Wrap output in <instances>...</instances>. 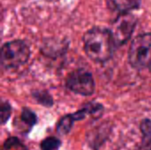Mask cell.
Segmentation results:
<instances>
[{"label": "cell", "instance_id": "cell-1", "mask_svg": "<svg viewBox=\"0 0 151 150\" xmlns=\"http://www.w3.org/2000/svg\"><path fill=\"white\" fill-rule=\"evenodd\" d=\"M115 46L110 29L93 27L83 35L84 51L94 62L105 63L110 60L113 55Z\"/></svg>", "mask_w": 151, "mask_h": 150}, {"label": "cell", "instance_id": "cell-2", "mask_svg": "<svg viewBox=\"0 0 151 150\" xmlns=\"http://www.w3.org/2000/svg\"><path fill=\"white\" fill-rule=\"evenodd\" d=\"M128 61L133 68L142 70L151 65V33L137 35L131 42Z\"/></svg>", "mask_w": 151, "mask_h": 150}, {"label": "cell", "instance_id": "cell-3", "mask_svg": "<svg viewBox=\"0 0 151 150\" xmlns=\"http://www.w3.org/2000/svg\"><path fill=\"white\" fill-rule=\"evenodd\" d=\"M30 57L28 45L21 40L5 42L1 48V65L5 69L17 68L27 62Z\"/></svg>", "mask_w": 151, "mask_h": 150}, {"label": "cell", "instance_id": "cell-4", "mask_svg": "<svg viewBox=\"0 0 151 150\" xmlns=\"http://www.w3.org/2000/svg\"><path fill=\"white\" fill-rule=\"evenodd\" d=\"M65 85L73 93L83 96L92 95L96 88L92 74L84 69H78L71 72L65 80Z\"/></svg>", "mask_w": 151, "mask_h": 150}, {"label": "cell", "instance_id": "cell-5", "mask_svg": "<svg viewBox=\"0 0 151 150\" xmlns=\"http://www.w3.org/2000/svg\"><path fill=\"white\" fill-rule=\"evenodd\" d=\"M135 26L136 18L132 13L119 14L110 28L116 46H121L130 39Z\"/></svg>", "mask_w": 151, "mask_h": 150}, {"label": "cell", "instance_id": "cell-6", "mask_svg": "<svg viewBox=\"0 0 151 150\" xmlns=\"http://www.w3.org/2000/svg\"><path fill=\"white\" fill-rule=\"evenodd\" d=\"M110 133L111 129L107 126H103L96 131H91L87 135L88 144L93 150H98L107 141Z\"/></svg>", "mask_w": 151, "mask_h": 150}, {"label": "cell", "instance_id": "cell-7", "mask_svg": "<svg viewBox=\"0 0 151 150\" xmlns=\"http://www.w3.org/2000/svg\"><path fill=\"white\" fill-rule=\"evenodd\" d=\"M142 0H106L108 8L119 14L127 13L133 10L138 9Z\"/></svg>", "mask_w": 151, "mask_h": 150}, {"label": "cell", "instance_id": "cell-8", "mask_svg": "<svg viewBox=\"0 0 151 150\" xmlns=\"http://www.w3.org/2000/svg\"><path fill=\"white\" fill-rule=\"evenodd\" d=\"M74 122H76V119L73 113L62 117L56 126V131L58 134L61 136L67 135L71 132Z\"/></svg>", "mask_w": 151, "mask_h": 150}, {"label": "cell", "instance_id": "cell-9", "mask_svg": "<svg viewBox=\"0 0 151 150\" xmlns=\"http://www.w3.org/2000/svg\"><path fill=\"white\" fill-rule=\"evenodd\" d=\"M19 118H20V121L26 126H27L29 128V130L32 127H34L37 124V121H38L36 114L28 108H23L22 109Z\"/></svg>", "mask_w": 151, "mask_h": 150}, {"label": "cell", "instance_id": "cell-10", "mask_svg": "<svg viewBox=\"0 0 151 150\" xmlns=\"http://www.w3.org/2000/svg\"><path fill=\"white\" fill-rule=\"evenodd\" d=\"M32 95L39 104L46 108H50L54 104L52 96L47 91H35L32 94Z\"/></svg>", "mask_w": 151, "mask_h": 150}, {"label": "cell", "instance_id": "cell-11", "mask_svg": "<svg viewBox=\"0 0 151 150\" xmlns=\"http://www.w3.org/2000/svg\"><path fill=\"white\" fill-rule=\"evenodd\" d=\"M4 150H28L27 147L18 138V137H9L7 138L3 145Z\"/></svg>", "mask_w": 151, "mask_h": 150}, {"label": "cell", "instance_id": "cell-12", "mask_svg": "<svg viewBox=\"0 0 151 150\" xmlns=\"http://www.w3.org/2000/svg\"><path fill=\"white\" fill-rule=\"evenodd\" d=\"M62 145V141L54 136L47 137L40 143L41 150H59Z\"/></svg>", "mask_w": 151, "mask_h": 150}, {"label": "cell", "instance_id": "cell-13", "mask_svg": "<svg viewBox=\"0 0 151 150\" xmlns=\"http://www.w3.org/2000/svg\"><path fill=\"white\" fill-rule=\"evenodd\" d=\"M12 115V106L6 101H2L0 107V116H1V125H4L10 118Z\"/></svg>", "mask_w": 151, "mask_h": 150}, {"label": "cell", "instance_id": "cell-14", "mask_svg": "<svg viewBox=\"0 0 151 150\" xmlns=\"http://www.w3.org/2000/svg\"><path fill=\"white\" fill-rule=\"evenodd\" d=\"M140 130L142 134V138H148L151 136V119L144 118L140 124Z\"/></svg>", "mask_w": 151, "mask_h": 150}, {"label": "cell", "instance_id": "cell-15", "mask_svg": "<svg viewBox=\"0 0 151 150\" xmlns=\"http://www.w3.org/2000/svg\"><path fill=\"white\" fill-rule=\"evenodd\" d=\"M142 144L147 150H151V136L148 138H142Z\"/></svg>", "mask_w": 151, "mask_h": 150}, {"label": "cell", "instance_id": "cell-16", "mask_svg": "<svg viewBox=\"0 0 151 150\" xmlns=\"http://www.w3.org/2000/svg\"><path fill=\"white\" fill-rule=\"evenodd\" d=\"M150 72H151V65L150 66Z\"/></svg>", "mask_w": 151, "mask_h": 150}]
</instances>
